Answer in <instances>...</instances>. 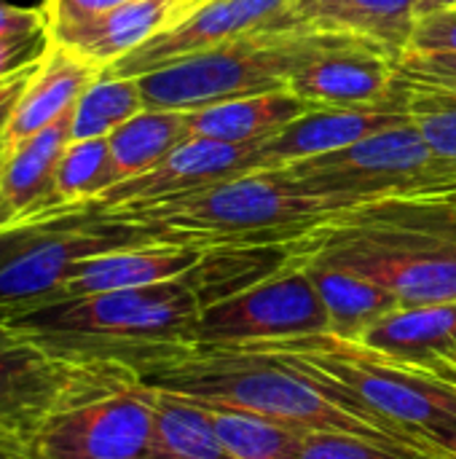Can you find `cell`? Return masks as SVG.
<instances>
[{
	"label": "cell",
	"instance_id": "cell-8",
	"mask_svg": "<svg viewBox=\"0 0 456 459\" xmlns=\"http://www.w3.org/2000/svg\"><path fill=\"white\" fill-rule=\"evenodd\" d=\"M148 242L153 239L142 229L99 218L86 204L0 229V317L56 299L81 261Z\"/></svg>",
	"mask_w": 456,
	"mask_h": 459
},
{
	"label": "cell",
	"instance_id": "cell-27",
	"mask_svg": "<svg viewBox=\"0 0 456 459\" xmlns=\"http://www.w3.org/2000/svg\"><path fill=\"white\" fill-rule=\"evenodd\" d=\"M110 188L108 137L73 140L56 167V207L86 204Z\"/></svg>",
	"mask_w": 456,
	"mask_h": 459
},
{
	"label": "cell",
	"instance_id": "cell-32",
	"mask_svg": "<svg viewBox=\"0 0 456 459\" xmlns=\"http://www.w3.org/2000/svg\"><path fill=\"white\" fill-rule=\"evenodd\" d=\"M51 35L48 30L35 32V35H19V38H0V81H5L8 75L19 73L22 67L32 65L40 59V54L46 51Z\"/></svg>",
	"mask_w": 456,
	"mask_h": 459
},
{
	"label": "cell",
	"instance_id": "cell-39",
	"mask_svg": "<svg viewBox=\"0 0 456 459\" xmlns=\"http://www.w3.org/2000/svg\"><path fill=\"white\" fill-rule=\"evenodd\" d=\"M204 3H210V0H183V11H185V16L188 13H194L199 5H204Z\"/></svg>",
	"mask_w": 456,
	"mask_h": 459
},
{
	"label": "cell",
	"instance_id": "cell-22",
	"mask_svg": "<svg viewBox=\"0 0 456 459\" xmlns=\"http://www.w3.org/2000/svg\"><path fill=\"white\" fill-rule=\"evenodd\" d=\"M309 274L325 312H328V331L336 336H357L379 317L390 315L392 309L403 307L395 293L376 285L368 277H360L349 269L306 264L298 266Z\"/></svg>",
	"mask_w": 456,
	"mask_h": 459
},
{
	"label": "cell",
	"instance_id": "cell-26",
	"mask_svg": "<svg viewBox=\"0 0 456 459\" xmlns=\"http://www.w3.org/2000/svg\"><path fill=\"white\" fill-rule=\"evenodd\" d=\"M140 110H145L140 81L102 73L73 110V140L110 137Z\"/></svg>",
	"mask_w": 456,
	"mask_h": 459
},
{
	"label": "cell",
	"instance_id": "cell-19",
	"mask_svg": "<svg viewBox=\"0 0 456 459\" xmlns=\"http://www.w3.org/2000/svg\"><path fill=\"white\" fill-rule=\"evenodd\" d=\"M105 73L102 65L65 48L56 40H48L46 51L40 54L30 83L8 121V129L3 134L5 145H16L51 121L70 113L78 100L86 94V89Z\"/></svg>",
	"mask_w": 456,
	"mask_h": 459
},
{
	"label": "cell",
	"instance_id": "cell-34",
	"mask_svg": "<svg viewBox=\"0 0 456 459\" xmlns=\"http://www.w3.org/2000/svg\"><path fill=\"white\" fill-rule=\"evenodd\" d=\"M121 3H126V0H46L43 11H46L48 27H56V24H70V22L97 16Z\"/></svg>",
	"mask_w": 456,
	"mask_h": 459
},
{
	"label": "cell",
	"instance_id": "cell-23",
	"mask_svg": "<svg viewBox=\"0 0 456 459\" xmlns=\"http://www.w3.org/2000/svg\"><path fill=\"white\" fill-rule=\"evenodd\" d=\"M191 137L185 113L180 110H140L121 124L110 137V188L148 172Z\"/></svg>",
	"mask_w": 456,
	"mask_h": 459
},
{
	"label": "cell",
	"instance_id": "cell-25",
	"mask_svg": "<svg viewBox=\"0 0 456 459\" xmlns=\"http://www.w3.org/2000/svg\"><path fill=\"white\" fill-rule=\"evenodd\" d=\"M196 403V401H194ZM215 428L223 446L237 459H296L306 430L266 420L253 411L220 406V403H199Z\"/></svg>",
	"mask_w": 456,
	"mask_h": 459
},
{
	"label": "cell",
	"instance_id": "cell-31",
	"mask_svg": "<svg viewBox=\"0 0 456 459\" xmlns=\"http://www.w3.org/2000/svg\"><path fill=\"white\" fill-rule=\"evenodd\" d=\"M409 51L419 54H456V8L417 22Z\"/></svg>",
	"mask_w": 456,
	"mask_h": 459
},
{
	"label": "cell",
	"instance_id": "cell-24",
	"mask_svg": "<svg viewBox=\"0 0 456 459\" xmlns=\"http://www.w3.org/2000/svg\"><path fill=\"white\" fill-rule=\"evenodd\" d=\"M148 459H237L218 438L204 409L156 390L153 441Z\"/></svg>",
	"mask_w": 456,
	"mask_h": 459
},
{
	"label": "cell",
	"instance_id": "cell-18",
	"mask_svg": "<svg viewBox=\"0 0 456 459\" xmlns=\"http://www.w3.org/2000/svg\"><path fill=\"white\" fill-rule=\"evenodd\" d=\"M67 371V360L16 333L0 320V430L27 438Z\"/></svg>",
	"mask_w": 456,
	"mask_h": 459
},
{
	"label": "cell",
	"instance_id": "cell-33",
	"mask_svg": "<svg viewBox=\"0 0 456 459\" xmlns=\"http://www.w3.org/2000/svg\"><path fill=\"white\" fill-rule=\"evenodd\" d=\"M48 30V19L43 8H27L0 0V38L35 35Z\"/></svg>",
	"mask_w": 456,
	"mask_h": 459
},
{
	"label": "cell",
	"instance_id": "cell-3",
	"mask_svg": "<svg viewBox=\"0 0 456 459\" xmlns=\"http://www.w3.org/2000/svg\"><path fill=\"white\" fill-rule=\"evenodd\" d=\"M357 204L349 196L325 194L288 169H269L151 204L86 207L99 218L142 229L153 242L188 245L207 253L220 247H285L331 215Z\"/></svg>",
	"mask_w": 456,
	"mask_h": 459
},
{
	"label": "cell",
	"instance_id": "cell-10",
	"mask_svg": "<svg viewBox=\"0 0 456 459\" xmlns=\"http://www.w3.org/2000/svg\"><path fill=\"white\" fill-rule=\"evenodd\" d=\"M288 27H301L293 16V0H210L180 24L153 35L148 43L105 67V73L116 78H140L242 35Z\"/></svg>",
	"mask_w": 456,
	"mask_h": 459
},
{
	"label": "cell",
	"instance_id": "cell-11",
	"mask_svg": "<svg viewBox=\"0 0 456 459\" xmlns=\"http://www.w3.org/2000/svg\"><path fill=\"white\" fill-rule=\"evenodd\" d=\"M384 51L360 46L331 51L290 78V91L314 108L409 110V83Z\"/></svg>",
	"mask_w": 456,
	"mask_h": 459
},
{
	"label": "cell",
	"instance_id": "cell-12",
	"mask_svg": "<svg viewBox=\"0 0 456 459\" xmlns=\"http://www.w3.org/2000/svg\"><path fill=\"white\" fill-rule=\"evenodd\" d=\"M255 145L258 143L234 145V143L210 140V137H188L148 172L108 188L102 196L86 204L97 210L151 204V202H161V199H172V196H183V194L215 186L237 175H247Z\"/></svg>",
	"mask_w": 456,
	"mask_h": 459
},
{
	"label": "cell",
	"instance_id": "cell-40",
	"mask_svg": "<svg viewBox=\"0 0 456 459\" xmlns=\"http://www.w3.org/2000/svg\"><path fill=\"white\" fill-rule=\"evenodd\" d=\"M5 153H8V145H5V140H0V172H3V161H5Z\"/></svg>",
	"mask_w": 456,
	"mask_h": 459
},
{
	"label": "cell",
	"instance_id": "cell-41",
	"mask_svg": "<svg viewBox=\"0 0 456 459\" xmlns=\"http://www.w3.org/2000/svg\"><path fill=\"white\" fill-rule=\"evenodd\" d=\"M443 459H456V457H452V455H446V457H443Z\"/></svg>",
	"mask_w": 456,
	"mask_h": 459
},
{
	"label": "cell",
	"instance_id": "cell-35",
	"mask_svg": "<svg viewBox=\"0 0 456 459\" xmlns=\"http://www.w3.org/2000/svg\"><path fill=\"white\" fill-rule=\"evenodd\" d=\"M35 65H38V62H32V65L22 67L19 73L8 75L5 81H0V140H3V134H5V129H8V121H11V116H13V110H16V105H19L24 89H27V83H30V75H32Z\"/></svg>",
	"mask_w": 456,
	"mask_h": 459
},
{
	"label": "cell",
	"instance_id": "cell-17",
	"mask_svg": "<svg viewBox=\"0 0 456 459\" xmlns=\"http://www.w3.org/2000/svg\"><path fill=\"white\" fill-rule=\"evenodd\" d=\"M202 258L204 250L188 245H169V242L116 247L81 261L65 280L56 299L132 290V288H148V285L180 280L191 274L202 264Z\"/></svg>",
	"mask_w": 456,
	"mask_h": 459
},
{
	"label": "cell",
	"instance_id": "cell-9",
	"mask_svg": "<svg viewBox=\"0 0 456 459\" xmlns=\"http://www.w3.org/2000/svg\"><path fill=\"white\" fill-rule=\"evenodd\" d=\"M328 331V312L304 269L274 272L202 307L191 344L247 347Z\"/></svg>",
	"mask_w": 456,
	"mask_h": 459
},
{
	"label": "cell",
	"instance_id": "cell-14",
	"mask_svg": "<svg viewBox=\"0 0 456 459\" xmlns=\"http://www.w3.org/2000/svg\"><path fill=\"white\" fill-rule=\"evenodd\" d=\"M352 339L456 385V301L398 307Z\"/></svg>",
	"mask_w": 456,
	"mask_h": 459
},
{
	"label": "cell",
	"instance_id": "cell-6",
	"mask_svg": "<svg viewBox=\"0 0 456 459\" xmlns=\"http://www.w3.org/2000/svg\"><path fill=\"white\" fill-rule=\"evenodd\" d=\"M247 347L301 368L360 409L403 428L430 446H435L433 441L443 428L456 422L454 382L392 360L355 339L323 331Z\"/></svg>",
	"mask_w": 456,
	"mask_h": 459
},
{
	"label": "cell",
	"instance_id": "cell-37",
	"mask_svg": "<svg viewBox=\"0 0 456 459\" xmlns=\"http://www.w3.org/2000/svg\"><path fill=\"white\" fill-rule=\"evenodd\" d=\"M456 0H419L417 5V22L419 19H427V16H435V13H443V11H454Z\"/></svg>",
	"mask_w": 456,
	"mask_h": 459
},
{
	"label": "cell",
	"instance_id": "cell-30",
	"mask_svg": "<svg viewBox=\"0 0 456 459\" xmlns=\"http://www.w3.org/2000/svg\"><path fill=\"white\" fill-rule=\"evenodd\" d=\"M398 75L406 83L414 86H430V89H443L456 94V54H419V51H406L400 62L395 65Z\"/></svg>",
	"mask_w": 456,
	"mask_h": 459
},
{
	"label": "cell",
	"instance_id": "cell-36",
	"mask_svg": "<svg viewBox=\"0 0 456 459\" xmlns=\"http://www.w3.org/2000/svg\"><path fill=\"white\" fill-rule=\"evenodd\" d=\"M0 459H40L27 438L0 430Z\"/></svg>",
	"mask_w": 456,
	"mask_h": 459
},
{
	"label": "cell",
	"instance_id": "cell-15",
	"mask_svg": "<svg viewBox=\"0 0 456 459\" xmlns=\"http://www.w3.org/2000/svg\"><path fill=\"white\" fill-rule=\"evenodd\" d=\"M73 110L8 148L0 172V229L56 210V167L73 143Z\"/></svg>",
	"mask_w": 456,
	"mask_h": 459
},
{
	"label": "cell",
	"instance_id": "cell-13",
	"mask_svg": "<svg viewBox=\"0 0 456 459\" xmlns=\"http://www.w3.org/2000/svg\"><path fill=\"white\" fill-rule=\"evenodd\" d=\"M411 124L409 110L392 108H317L255 145L250 172L282 169L304 159L336 153L384 129Z\"/></svg>",
	"mask_w": 456,
	"mask_h": 459
},
{
	"label": "cell",
	"instance_id": "cell-38",
	"mask_svg": "<svg viewBox=\"0 0 456 459\" xmlns=\"http://www.w3.org/2000/svg\"><path fill=\"white\" fill-rule=\"evenodd\" d=\"M443 455H452L456 457V422L454 425H449V428H443L438 436H435V441H433Z\"/></svg>",
	"mask_w": 456,
	"mask_h": 459
},
{
	"label": "cell",
	"instance_id": "cell-7",
	"mask_svg": "<svg viewBox=\"0 0 456 459\" xmlns=\"http://www.w3.org/2000/svg\"><path fill=\"white\" fill-rule=\"evenodd\" d=\"M156 390L118 363L67 360L65 379L27 436L40 459H148Z\"/></svg>",
	"mask_w": 456,
	"mask_h": 459
},
{
	"label": "cell",
	"instance_id": "cell-29",
	"mask_svg": "<svg viewBox=\"0 0 456 459\" xmlns=\"http://www.w3.org/2000/svg\"><path fill=\"white\" fill-rule=\"evenodd\" d=\"M296 459H425L347 433H306Z\"/></svg>",
	"mask_w": 456,
	"mask_h": 459
},
{
	"label": "cell",
	"instance_id": "cell-2",
	"mask_svg": "<svg viewBox=\"0 0 456 459\" xmlns=\"http://www.w3.org/2000/svg\"><path fill=\"white\" fill-rule=\"evenodd\" d=\"M288 266L349 269L403 307L456 301L454 199H376L336 212L282 247Z\"/></svg>",
	"mask_w": 456,
	"mask_h": 459
},
{
	"label": "cell",
	"instance_id": "cell-4",
	"mask_svg": "<svg viewBox=\"0 0 456 459\" xmlns=\"http://www.w3.org/2000/svg\"><path fill=\"white\" fill-rule=\"evenodd\" d=\"M202 296L191 274L148 288L51 299L0 317L48 355L142 368L191 347Z\"/></svg>",
	"mask_w": 456,
	"mask_h": 459
},
{
	"label": "cell",
	"instance_id": "cell-16",
	"mask_svg": "<svg viewBox=\"0 0 456 459\" xmlns=\"http://www.w3.org/2000/svg\"><path fill=\"white\" fill-rule=\"evenodd\" d=\"M185 19L183 0H126L97 16L48 27L51 40L65 48L110 67L129 51L148 43L153 35Z\"/></svg>",
	"mask_w": 456,
	"mask_h": 459
},
{
	"label": "cell",
	"instance_id": "cell-28",
	"mask_svg": "<svg viewBox=\"0 0 456 459\" xmlns=\"http://www.w3.org/2000/svg\"><path fill=\"white\" fill-rule=\"evenodd\" d=\"M409 118L443 159H456V94L409 83Z\"/></svg>",
	"mask_w": 456,
	"mask_h": 459
},
{
	"label": "cell",
	"instance_id": "cell-1",
	"mask_svg": "<svg viewBox=\"0 0 456 459\" xmlns=\"http://www.w3.org/2000/svg\"><path fill=\"white\" fill-rule=\"evenodd\" d=\"M140 382L196 403H220L306 433H347L425 459H443L435 446L360 409L301 368L250 347L191 344L142 368Z\"/></svg>",
	"mask_w": 456,
	"mask_h": 459
},
{
	"label": "cell",
	"instance_id": "cell-5",
	"mask_svg": "<svg viewBox=\"0 0 456 459\" xmlns=\"http://www.w3.org/2000/svg\"><path fill=\"white\" fill-rule=\"evenodd\" d=\"M360 46L376 48L347 32H320L309 27L261 30L145 73L137 81L145 110L191 113L228 100L285 91L290 78L317 56Z\"/></svg>",
	"mask_w": 456,
	"mask_h": 459
},
{
	"label": "cell",
	"instance_id": "cell-20",
	"mask_svg": "<svg viewBox=\"0 0 456 459\" xmlns=\"http://www.w3.org/2000/svg\"><path fill=\"white\" fill-rule=\"evenodd\" d=\"M417 5L419 0H293V16L309 30L363 38L400 62L417 30Z\"/></svg>",
	"mask_w": 456,
	"mask_h": 459
},
{
	"label": "cell",
	"instance_id": "cell-21",
	"mask_svg": "<svg viewBox=\"0 0 456 459\" xmlns=\"http://www.w3.org/2000/svg\"><path fill=\"white\" fill-rule=\"evenodd\" d=\"M309 110L317 108L296 97L290 89H285V91H269L258 97H242V100H228V102L191 110L185 113V124L191 137L250 145L277 134L280 129L306 116Z\"/></svg>",
	"mask_w": 456,
	"mask_h": 459
}]
</instances>
